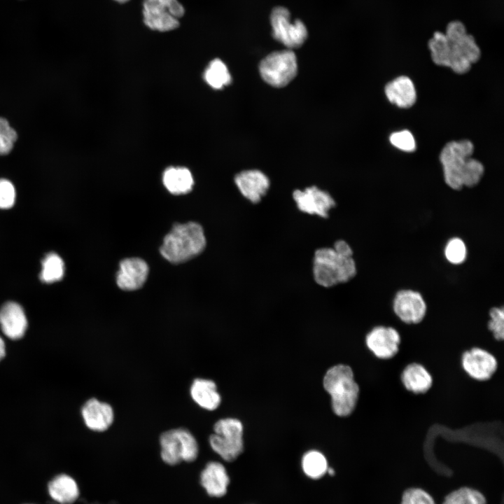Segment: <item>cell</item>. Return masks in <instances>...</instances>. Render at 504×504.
Instances as JSON below:
<instances>
[{"mask_svg": "<svg viewBox=\"0 0 504 504\" xmlns=\"http://www.w3.org/2000/svg\"><path fill=\"white\" fill-rule=\"evenodd\" d=\"M214 430L209 437L211 449L226 461L235 460L244 449L241 422L233 418L222 419L214 424Z\"/></svg>", "mask_w": 504, "mask_h": 504, "instance_id": "cell-7", "label": "cell"}, {"mask_svg": "<svg viewBox=\"0 0 504 504\" xmlns=\"http://www.w3.org/2000/svg\"><path fill=\"white\" fill-rule=\"evenodd\" d=\"M206 246L202 227L195 222L176 224L164 237L160 251L172 263H181L197 255Z\"/></svg>", "mask_w": 504, "mask_h": 504, "instance_id": "cell-5", "label": "cell"}, {"mask_svg": "<svg viewBox=\"0 0 504 504\" xmlns=\"http://www.w3.org/2000/svg\"><path fill=\"white\" fill-rule=\"evenodd\" d=\"M162 460L175 465L181 461L196 460L199 447L194 435L186 428H176L163 433L160 438Z\"/></svg>", "mask_w": 504, "mask_h": 504, "instance_id": "cell-6", "label": "cell"}, {"mask_svg": "<svg viewBox=\"0 0 504 504\" xmlns=\"http://www.w3.org/2000/svg\"><path fill=\"white\" fill-rule=\"evenodd\" d=\"M400 379L404 388L415 395L426 393L433 384L431 373L418 362L407 364L401 371Z\"/></svg>", "mask_w": 504, "mask_h": 504, "instance_id": "cell-18", "label": "cell"}, {"mask_svg": "<svg viewBox=\"0 0 504 504\" xmlns=\"http://www.w3.org/2000/svg\"><path fill=\"white\" fill-rule=\"evenodd\" d=\"M473 151L474 146L469 140L450 141L443 147L440 161L444 181L450 188H472L481 181L484 168L479 161L470 158Z\"/></svg>", "mask_w": 504, "mask_h": 504, "instance_id": "cell-2", "label": "cell"}, {"mask_svg": "<svg viewBox=\"0 0 504 504\" xmlns=\"http://www.w3.org/2000/svg\"><path fill=\"white\" fill-rule=\"evenodd\" d=\"M384 91L388 100L400 108H410L416 100L414 85L407 76H401L388 83Z\"/></svg>", "mask_w": 504, "mask_h": 504, "instance_id": "cell-21", "label": "cell"}, {"mask_svg": "<svg viewBox=\"0 0 504 504\" xmlns=\"http://www.w3.org/2000/svg\"><path fill=\"white\" fill-rule=\"evenodd\" d=\"M17 139V134L8 121L0 118V155L7 154L12 149Z\"/></svg>", "mask_w": 504, "mask_h": 504, "instance_id": "cell-32", "label": "cell"}, {"mask_svg": "<svg viewBox=\"0 0 504 504\" xmlns=\"http://www.w3.org/2000/svg\"><path fill=\"white\" fill-rule=\"evenodd\" d=\"M200 483L209 496L220 498L226 493L230 479L222 463L211 461L201 472Z\"/></svg>", "mask_w": 504, "mask_h": 504, "instance_id": "cell-20", "label": "cell"}, {"mask_svg": "<svg viewBox=\"0 0 504 504\" xmlns=\"http://www.w3.org/2000/svg\"><path fill=\"white\" fill-rule=\"evenodd\" d=\"M148 274V266L139 258H126L120 263L116 282L124 290H134L141 288Z\"/></svg>", "mask_w": 504, "mask_h": 504, "instance_id": "cell-17", "label": "cell"}, {"mask_svg": "<svg viewBox=\"0 0 504 504\" xmlns=\"http://www.w3.org/2000/svg\"><path fill=\"white\" fill-rule=\"evenodd\" d=\"M64 265L62 259L55 253H50L42 261L40 279L47 284L53 283L62 279Z\"/></svg>", "mask_w": 504, "mask_h": 504, "instance_id": "cell-26", "label": "cell"}, {"mask_svg": "<svg viewBox=\"0 0 504 504\" xmlns=\"http://www.w3.org/2000/svg\"><path fill=\"white\" fill-rule=\"evenodd\" d=\"M270 20L273 37L288 49L298 48L306 41L308 31L305 24L299 19L291 20L286 8H274Z\"/></svg>", "mask_w": 504, "mask_h": 504, "instance_id": "cell-10", "label": "cell"}, {"mask_svg": "<svg viewBox=\"0 0 504 504\" xmlns=\"http://www.w3.org/2000/svg\"><path fill=\"white\" fill-rule=\"evenodd\" d=\"M259 71L267 84L275 88L284 87L297 74L296 55L290 49L272 52L261 60Z\"/></svg>", "mask_w": 504, "mask_h": 504, "instance_id": "cell-8", "label": "cell"}, {"mask_svg": "<svg viewBox=\"0 0 504 504\" xmlns=\"http://www.w3.org/2000/svg\"><path fill=\"white\" fill-rule=\"evenodd\" d=\"M15 200V190L13 185L6 179H0V208L12 207Z\"/></svg>", "mask_w": 504, "mask_h": 504, "instance_id": "cell-34", "label": "cell"}, {"mask_svg": "<svg viewBox=\"0 0 504 504\" xmlns=\"http://www.w3.org/2000/svg\"><path fill=\"white\" fill-rule=\"evenodd\" d=\"M302 466L306 475L312 479L321 477L328 469L326 457L321 452L314 450L309 451L304 455Z\"/></svg>", "mask_w": 504, "mask_h": 504, "instance_id": "cell-28", "label": "cell"}, {"mask_svg": "<svg viewBox=\"0 0 504 504\" xmlns=\"http://www.w3.org/2000/svg\"><path fill=\"white\" fill-rule=\"evenodd\" d=\"M400 504H436L432 496L423 489L411 487L404 491Z\"/></svg>", "mask_w": 504, "mask_h": 504, "instance_id": "cell-31", "label": "cell"}, {"mask_svg": "<svg viewBox=\"0 0 504 504\" xmlns=\"http://www.w3.org/2000/svg\"><path fill=\"white\" fill-rule=\"evenodd\" d=\"M207 84L218 90L231 83V76L225 64L220 59H214L208 65L204 74Z\"/></svg>", "mask_w": 504, "mask_h": 504, "instance_id": "cell-25", "label": "cell"}, {"mask_svg": "<svg viewBox=\"0 0 504 504\" xmlns=\"http://www.w3.org/2000/svg\"><path fill=\"white\" fill-rule=\"evenodd\" d=\"M364 342L367 349L375 358L390 360L399 352L401 335L393 326L378 324L365 334Z\"/></svg>", "mask_w": 504, "mask_h": 504, "instance_id": "cell-12", "label": "cell"}, {"mask_svg": "<svg viewBox=\"0 0 504 504\" xmlns=\"http://www.w3.org/2000/svg\"><path fill=\"white\" fill-rule=\"evenodd\" d=\"M27 318L22 307L18 302L9 301L0 308V327L9 339H21L27 329Z\"/></svg>", "mask_w": 504, "mask_h": 504, "instance_id": "cell-16", "label": "cell"}, {"mask_svg": "<svg viewBox=\"0 0 504 504\" xmlns=\"http://www.w3.org/2000/svg\"><path fill=\"white\" fill-rule=\"evenodd\" d=\"M184 13V8L178 0L144 1V22L155 31H169L176 29L179 26L178 19Z\"/></svg>", "mask_w": 504, "mask_h": 504, "instance_id": "cell-9", "label": "cell"}, {"mask_svg": "<svg viewBox=\"0 0 504 504\" xmlns=\"http://www.w3.org/2000/svg\"><path fill=\"white\" fill-rule=\"evenodd\" d=\"M26 504H32V503H26Z\"/></svg>", "mask_w": 504, "mask_h": 504, "instance_id": "cell-38", "label": "cell"}, {"mask_svg": "<svg viewBox=\"0 0 504 504\" xmlns=\"http://www.w3.org/2000/svg\"><path fill=\"white\" fill-rule=\"evenodd\" d=\"M81 414L87 427L95 431L107 430L113 421L111 406L96 398H91L84 404Z\"/></svg>", "mask_w": 504, "mask_h": 504, "instance_id": "cell-19", "label": "cell"}, {"mask_svg": "<svg viewBox=\"0 0 504 504\" xmlns=\"http://www.w3.org/2000/svg\"><path fill=\"white\" fill-rule=\"evenodd\" d=\"M190 395L198 405L208 410H216L221 400L216 384L209 379H195L190 387Z\"/></svg>", "mask_w": 504, "mask_h": 504, "instance_id": "cell-23", "label": "cell"}, {"mask_svg": "<svg viewBox=\"0 0 504 504\" xmlns=\"http://www.w3.org/2000/svg\"><path fill=\"white\" fill-rule=\"evenodd\" d=\"M6 355V345L4 340L0 337V361Z\"/></svg>", "mask_w": 504, "mask_h": 504, "instance_id": "cell-35", "label": "cell"}, {"mask_svg": "<svg viewBox=\"0 0 504 504\" xmlns=\"http://www.w3.org/2000/svg\"><path fill=\"white\" fill-rule=\"evenodd\" d=\"M293 199L298 209L305 214L326 218L336 206L332 197L326 191L313 186L304 190H295Z\"/></svg>", "mask_w": 504, "mask_h": 504, "instance_id": "cell-14", "label": "cell"}, {"mask_svg": "<svg viewBox=\"0 0 504 504\" xmlns=\"http://www.w3.org/2000/svg\"><path fill=\"white\" fill-rule=\"evenodd\" d=\"M350 245L340 239L332 247L316 249L313 258V276L315 282L330 288L353 279L357 267Z\"/></svg>", "mask_w": 504, "mask_h": 504, "instance_id": "cell-3", "label": "cell"}, {"mask_svg": "<svg viewBox=\"0 0 504 504\" xmlns=\"http://www.w3.org/2000/svg\"><path fill=\"white\" fill-rule=\"evenodd\" d=\"M115 1H118V2H120V3H125V2H126V1H129V0H115Z\"/></svg>", "mask_w": 504, "mask_h": 504, "instance_id": "cell-37", "label": "cell"}, {"mask_svg": "<svg viewBox=\"0 0 504 504\" xmlns=\"http://www.w3.org/2000/svg\"><path fill=\"white\" fill-rule=\"evenodd\" d=\"M486 329L497 342H504V307L493 306L488 312Z\"/></svg>", "mask_w": 504, "mask_h": 504, "instance_id": "cell-29", "label": "cell"}, {"mask_svg": "<svg viewBox=\"0 0 504 504\" xmlns=\"http://www.w3.org/2000/svg\"><path fill=\"white\" fill-rule=\"evenodd\" d=\"M442 504H487V502L479 491L463 486L448 493Z\"/></svg>", "mask_w": 504, "mask_h": 504, "instance_id": "cell-27", "label": "cell"}, {"mask_svg": "<svg viewBox=\"0 0 504 504\" xmlns=\"http://www.w3.org/2000/svg\"><path fill=\"white\" fill-rule=\"evenodd\" d=\"M391 144L405 152H413L416 149V142L412 134L408 130L393 132L389 137Z\"/></svg>", "mask_w": 504, "mask_h": 504, "instance_id": "cell-33", "label": "cell"}, {"mask_svg": "<svg viewBox=\"0 0 504 504\" xmlns=\"http://www.w3.org/2000/svg\"><path fill=\"white\" fill-rule=\"evenodd\" d=\"M428 46L435 64L449 67L458 74L467 73L481 57L475 38L459 20L449 22L445 33L434 32Z\"/></svg>", "mask_w": 504, "mask_h": 504, "instance_id": "cell-1", "label": "cell"}, {"mask_svg": "<svg viewBox=\"0 0 504 504\" xmlns=\"http://www.w3.org/2000/svg\"><path fill=\"white\" fill-rule=\"evenodd\" d=\"M461 365L470 379L477 382L491 379L498 368L496 357L486 349L472 346L463 352Z\"/></svg>", "mask_w": 504, "mask_h": 504, "instance_id": "cell-13", "label": "cell"}, {"mask_svg": "<svg viewBox=\"0 0 504 504\" xmlns=\"http://www.w3.org/2000/svg\"><path fill=\"white\" fill-rule=\"evenodd\" d=\"M162 181L167 190L174 195L190 192L194 184L190 171L185 167L167 168L164 172Z\"/></svg>", "mask_w": 504, "mask_h": 504, "instance_id": "cell-24", "label": "cell"}, {"mask_svg": "<svg viewBox=\"0 0 504 504\" xmlns=\"http://www.w3.org/2000/svg\"><path fill=\"white\" fill-rule=\"evenodd\" d=\"M327 472L331 475H333L335 473V471L332 468H328Z\"/></svg>", "mask_w": 504, "mask_h": 504, "instance_id": "cell-36", "label": "cell"}, {"mask_svg": "<svg viewBox=\"0 0 504 504\" xmlns=\"http://www.w3.org/2000/svg\"><path fill=\"white\" fill-rule=\"evenodd\" d=\"M428 312L422 294L412 289H401L396 292L392 301V312L396 318L407 326L421 323Z\"/></svg>", "mask_w": 504, "mask_h": 504, "instance_id": "cell-11", "label": "cell"}, {"mask_svg": "<svg viewBox=\"0 0 504 504\" xmlns=\"http://www.w3.org/2000/svg\"><path fill=\"white\" fill-rule=\"evenodd\" d=\"M467 254L466 244L460 237H451L444 246V257L451 264L460 265L463 263L466 260Z\"/></svg>", "mask_w": 504, "mask_h": 504, "instance_id": "cell-30", "label": "cell"}, {"mask_svg": "<svg viewBox=\"0 0 504 504\" xmlns=\"http://www.w3.org/2000/svg\"><path fill=\"white\" fill-rule=\"evenodd\" d=\"M48 491L51 498L59 504H72L80 494L76 481L66 474L53 477L48 484Z\"/></svg>", "mask_w": 504, "mask_h": 504, "instance_id": "cell-22", "label": "cell"}, {"mask_svg": "<svg viewBox=\"0 0 504 504\" xmlns=\"http://www.w3.org/2000/svg\"><path fill=\"white\" fill-rule=\"evenodd\" d=\"M323 387L330 395L332 409L337 416L348 417L355 412L360 388L351 366L338 364L331 367L324 376Z\"/></svg>", "mask_w": 504, "mask_h": 504, "instance_id": "cell-4", "label": "cell"}, {"mask_svg": "<svg viewBox=\"0 0 504 504\" xmlns=\"http://www.w3.org/2000/svg\"><path fill=\"white\" fill-rule=\"evenodd\" d=\"M235 184L241 194L251 203L260 202L270 188V179L261 171L244 170L234 177Z\"/></svg>", "mask_w": 504, "mask_h": 504, "instance_id": "cell-15", "label": "cell"}]
</instances>
